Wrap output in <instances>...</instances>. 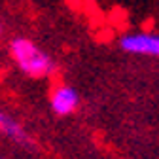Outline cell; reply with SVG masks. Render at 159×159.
<instances>
[{
  "label": "cell",
  "mask_w": 159,
  "mask_h": 159,
  "mask_svg": "<svg viewBox=\"0 0 159 159\" xmlns=\"http://www.w3.org/2000/svg\"><path fill=\"white\" fill-rule=\"evenodd\" d=\"M10 53L17 68L29 78L42 80L57 72V63L53 61V57L46 53L42 48H38V44H34L30 38L25 36L13 38L10 42Z\"/></svg>",
  "instance_id": "cell-1"
},
{
  "label": "cell",
  "mask_w": 159,
  "mask_h": 159,
  "mask_svg": "<svg viewBox=\"0 0 159 159\" xmlns=\"http://www.w3.org/2000/svg\"><path fill=\"white\" fill-rule=\"evenodd\" d=\"M121 51L131 55H146V57H159V34L155 32H127L117 40Z\"/></svg>",
  "instance_id": "cell-2"
},
{
  "label": "cell",
  "mask_w": 159,
  "mask_h": 159,
  "mask_svg": "<svg viewBox=\"0 0 159 159\" xmlns=\"http://www.w3.org/2000/svg\"><path fill=\"white\" fill-rule=\"evenodd\" d=\"M80 106V93L68 85V84H59L49 93V108L55 116H70Z\"/></svg>",
  "instance_id": "cell-3"
},
{
  "label": "cell",
  "mask_w": 159,
  "mask_h": 159,
  "mask_svg": "<svg viewBox=\"0 0 159 159\" xmlns=\"http://www.w3.org/2000/svg\"><path fill=\"white\" fill-rule=\"evenodd\" d=\"M0 134H4L10 140L21 144V146H27V148H34V140L32 136L29 134V131L17 121L15 117H11L10 114L0 110Z\"/></svg>",
  "instance_id": "cell-4"
},
{
  "label": "cell",
  "mask_w": 159,
  "mask_h": 159,
  "mask_svg": "<svg viewBox=\"0 0 159 159\" xmlns=\"http://www.w3.org/2000/svg\"><path fill=\"white\" fill-rule=\"evenodd\" d=\"M0 38H2V25H0Z\"/></svg>",
  "instance_id": "cell-5"
},
{
  "label": "cell",
  "mask_w": 159,
  "mask_h": 159,
  "mask_svg": "<svg viewBox=\"0 0 159 159\" xmlns=\"http://www.w3.org/2000/svg\"><path fill=\"white\" fill-rule=\"evenodd\" d=\"M0 159H4V157H0Z\"/></svg>",
  "instance_id": "cell-6"
}]
</instances>
